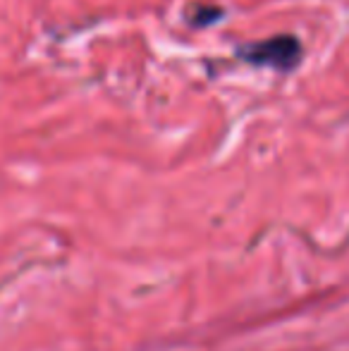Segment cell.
<instances>
[{"mask_svg": "<svg viewBox=\"0 0 349 351\" xmlns=\"http://www.w3.org/2000/svg\"><path fill=\"white\" fill-rule=\"evenodd\" d=\"M220 17H223V10L213 8V5H191V10L186 12L191 27H206V24H213Z\"/></svg>", "mask_w": 349, "mask_h": 351, "instance_id": "obj_2", "label": "cell"}, {"mask_svg": "<svg viewBox=\"0 0 349 351\" xmlns=\"http://www.w3.org/2000/svg\"><path fill=\"white\" fill-rule=\"evenodd\" d=\"M302 43L292 34H280V36H270L263 41L247 43L237 51V58L247 65L256 67H270L278 72H289L299 65L302 60Z\"/></svg>", "mask_w": 349, "mask_h": 351, "instance_id": "obj_1", "label": "cell"}]
</instances>
